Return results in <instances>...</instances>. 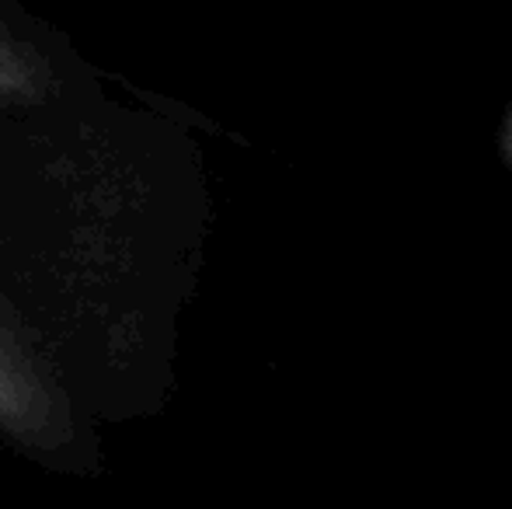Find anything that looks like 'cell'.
I'll use <instances>...</instances> for the list:
<instances>
[{"label":"cell","mask_w":512,"mask_h":509,"mask_svg":"<svg viewBox=\"0 0 512 509\" xmlns=\"http://www.w3.org/2000/svg\"><path fill=\"white\" fill-rule=\"evenodd\" d=\"M509 147H512V129H509Z\"/></svg>","instance_id":"7a4b0ae2"},{"label":"cell","mask_w":512,"mask_h":509,"mask_svg":"<svg viewBox=\"0 0 512 509\" xmlns=\"http://www.w3.org/2000/svg\"><path fill=\"white\" fill-rule=\"evenodd\" d=\"M0 426L25 440H39L49 429L46 398L7 360H0Z\"/></svg>","instance_id":"6da1fadb"}]
</instances>
